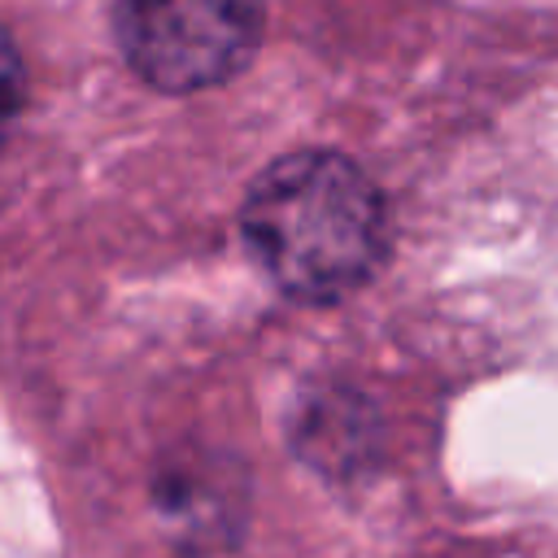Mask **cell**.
I'll return each mask as SVG.
<instances>
[{
    "mask_svg": "<svg viewBox=\"0 0 558 558\" xmlns=\"http://www.w3.org/2000/svg\"><path fill=\"white\" fill-rule=\"evenodd\" d=\"M126 61L161 92L227 83L262 39V0H122Z\"/></svg>",
    "mask_w": 558,
    "mask_h": 558,
    "instance_id": "7a4b0ae2",
    "label": "cell"
},
{
    "mask_svg": "<svg viewBox=\"0 0 558 558\" xmlns=\"http://www.w3.org/2000/svg\"><path fill=\"white\" fill-rule=\"evenodd\" d=\"M22 92H26L22 57H17L13 39L0 31V135H4V126L13 122V113H17V105H22Z\"/></svg>",
    "mask_w": 558,
    "mask_h": 558,
    "instance_id": "3957f363",
    "label": "cell"
},
{
    "mask_svg": "<svg viewBox=\"0 0 558 558\" xmlns=\"http://www.w3.org/2000/svg\"><path fill=\"white\" fill-rule=\"evenodd\" d=\"M244 240L262 270L296 301L349 296L384 257V201L340 153H292L244 196Z\"/></svg>",
    "mask_w": 558,
    "mask_h": 558,
    "instance_id": "6da1fadb",
    "label": "cell"
}]
</instances>
